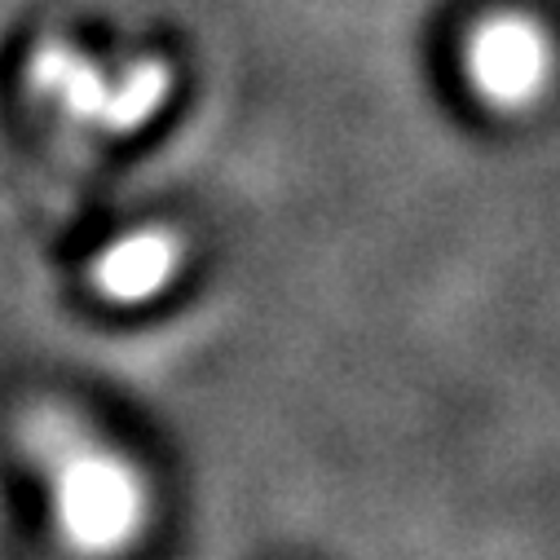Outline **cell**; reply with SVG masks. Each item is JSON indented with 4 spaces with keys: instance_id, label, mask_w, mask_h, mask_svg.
Returning <instances> with one entry per match:
<instances>
[{
    "instance_id": "obj_1",
    "label": "cell",
    "mask_w": 560,
    "mask_h": 560,
    "mask_svg": "<svg viewBox=\"0 0 560 560\" xmlns=\"http://www.w3.org/2000/svg\"><path fill=\"white\" fill-rule=\"evenodd\" d=\"M464 75L472 93L494 110H525L542 97L551 75V49L529 14L481 19L464 40Z\"/></svg>"
},
{
    "instance_id": "obj_3",
    "label": "cell",
    "mask_w": 560,
    "mask_h": 560,
    "mask_svg": "<svg viewBox=\"0 0 560 560\" xmlns=\"http://www.w3.org/2000/svg\"><path fill=\"white\" fill-rule=\"evenodd\" d=\"M182 260H186V247L173 230L164 225L132 230L93 260V288L110 305H147L177 283Z\"/></svg>"
},
{
    "instance_id": "obj_4",
    "label": "cell",
    "mask_w": 560,
    "mask_h": 560,
    "mask_svg": "<svg viewBox=\"0 0 560 560\" xmlns=\"http://www.w3.org/2000/svg\"><path fill=\"white\" fill-rule=\"evenodd\" d=\"M168 97H173V67L164 58L147 54V58L128 62L119 75H110L97 124L110 132H137L168 106Z\"/></svg>"
},
{
    "instance_id": "obj_2",
    "label": "cell",
    "mask_w": 560,
    "mask_h": 560,
    "mask_svg": "<svg viewBox=\"0 0 560 560\" xmlns=\"http://www.w3.org/2000/svg\"><path fill=\"white\" fill-rule=\"evenodd\" d=\"M58 512L80 542H115L137 525L142 486L115 455H80L58 477Z\"/></svg>"
},
{
    "instance_id": "obj_5",
    "label": "cell",
    "mask_w": 560,
    "mask_h": 560,
    "mask_svg": "<svg viewBox=\"0 0 560 560\" xmlns=\"http://www.w3.org/2000/svg\"><path fill=\"white\" fill-rule=\"evenodd\" d=\"M106 84H110L106 67H102L97 58L80 54V58H75V67H71V75L62 80V89H58V97H54V102H58L71 119H80V124H97L102 102H106Z\"/></svg>"
},
{
    "instance_id": "obj_6",
    "label": "cell",
    "mask_w": 560,
    "mask_h": 560,
    "mask_svg": "<svg viewBox=\"0 0 560 560\" xmlns=\"http://www.w3.org/2000/svg\"><path fill=\"white\" fill-rule=\"evenodd\" d=\"M75 58H80V49H75L71 40H62V36L36 40V49L27 54V89H32L36 97L54 102L58 89H62V80H67L71 67H75Z\"/></svg>"
}]
</instances>
